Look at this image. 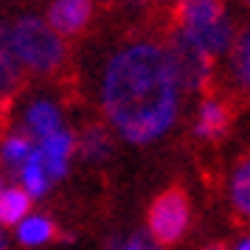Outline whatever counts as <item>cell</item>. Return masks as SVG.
Wrapping results in <instances>:
<instances>
[{"label":"cell","mask_w":250,"mask_h":250,"mask_svg":"<svg viewBox=\"0 0 250 250\" xmlns=\"http://www.w3.org/2000/svg\"><path fill=\"white\" fill-rule=\"evenodd\" d=\"M177 93L160 42L135 40L118 48L104 68L102 110L129 144H152L174 124Z\"/></svg>","instance_id":"1"},{"label":"cell","mask_w":250,"mask_h":250,"mask_svg":"<svg viewBox=\"0 0 250 250\" xmlns=\"http://www.w3.org/2000/svg\"><path fill=\"white\" fill-rule=\"evenodd\" d=\"M9 40L23 70L48 79H68V45L42 17H20L9 28Z\"/></svg>","instance_id":"2"},{"label":"cell","mask_w":250,"mask_h":250,"mask_svg":"<svg viewBox=\"0 0 250 250\" xmlns=\"http://www.w3.org/2000/svg\"><path fill=\"white\" fill-rule=\"evenodd\" d=\"M166 25L194 37L211 57L225 54L233 42V25L228 20L225 0H171Z\"/></svg>","instance_id":"3"},{"label":"cell","mask_w":250,"mask_h":250,"mask_svg":"<svg viewBox=\"0 0 250 250\" xmlns=\"http://www.w3.org/2000/svg\"><path fill=\"white\" fill-rule=\"evenodd\" d=\"M163 54L169 62L171 79L177 84V90L183 93H211L216 90V68L214 57L205 51L194 37H188L180 28L166 25L163 31Z\"/></svg>","instance_id":"4"},{"label":"cell","mask_w":250,"mask_h":250,"mask_svg":"<svg viewBox=\"0 0 250 250\" xmlns=\"http://www.w3.org/2000/svg\"><path fill=\"white\" fill-rule=\"evenodd\" d=\"M146 233L160 250L174 248L186 236V230L191 225V197L183 183H171L169 188H163L152 200L146 211Z\"/></svg>","instance_id":"5"},{"label":"cell","mask_w":250,"mask_h":250,"mask_svg":"<svg viewBox=\"0 0 250 250\" xmlns=\"http://www.w3.org/2000/svg\"><path fill=\"white\" fill-rule=\"evenodd\" d=\"M239 115V102L230 93L211 90L203 96V104L197 110V121H194V135L205 141V144H219L230 135V129L236 124Z\"/></svg>","instance_id":"6"},{"label":"cell","mask_w":250,"mask_h":250,"mask_svg":"<svg viewBox=\"0 0 250 250\" xmlns=\"http://www.w3.org/2000/svg\"><path fill=\"white\" fill-rule=\"evenodd\" d=\"M93 0H54L45 23L59 37H82L93 23Z\"/></svg>","instance_id":"7"},{"label":"cell","mask_w":250,"mask_h":250,"mask_svg":"<svg viewBox=\"0 0 250 250\" xmlns=\"http://www.w3.org/2000/svg\"><path fill=\"white\" fill-rule=\"evenodd\" d=\"M73 146H76V141H73V135H70L68 129H57L54 135L42 138V144H40V158H42V169H45L51 186L68 174V163H70Z\"/></svg>","instance_id":"8"},{"label":"cell","mask_w":250,"mask_h":250,"mask_svg":"<svg viewBox=\"0 0 250 250\" xmlns=\"http://www.w3.org/2000/svg\"><path fill=\"white\" fill-rule=\"evenodd\" d=\"M23 84H25V70L12 51L9 28L0 25V102L14 104L17 93L23 90Z\"/></svg>","instance_id":"9"},{"label":"cell","mask_w":250,"mask_h":250,"mask_svg":"<svg viewBox=\"0 0 250 250\" xmlns=\"http://www.w3.org/2000/svg\"><path fill=\"white\" fill-rule=\"evenodd\" d=\"M230 216L236 225H250V155L239 158L230 174Z\"/></svg>","instance_id":"10"},{"label":"cell","mask_w":250,"mask_h":250,"mask_svg":"<svg viewBox=\"0 0 250 250\" xmlns=\"http://www.w3.org/2000/svg\"><path fill=\"white\" fill-rule=\"evenodd\" d=\"M230 76L236 84L239 96L250 99V25L239 28V34H233L230 42Z\"/></svg>","instance_id":"11"},{"label":"cell","mask_w":250,"mask_h":250,"mask_svg":"<svg viewBox=\"0 0 250 250\" xmlns=\"http://www.w3.org/2000/svg\"><path fill=\"white\" fill-rule=\"evenodd\" d=\"M79 152L84 155V160H107L113 155V135L107 124L93 121L82 129L79 135Z\"/></svg>","instance_id":"12"},{"label":"cell","mask_w":250,"mask_h":250,"mask_svg":"<svg viewBox=\"0 0 250 250\" xmlns=\"http://www.w3.org/2000/svg\"><path fill=\"white\" fill-rule=\"evenodd\" d=\"M17 239L23 242L25 248H37V245L57 242V239H70V236L54 219H48V216H31V219H25L23 225L17 228Z\"/></svg>","instance_id":"13"},{"label":"cell","mask_w":250,"mask_h":250,"mask_svg":"<svg viewBox=\"0 0 250 250\" xmlns=\"http://www.w3.org/2000/svg\"><path fill=\"white\" fill-rule=\"evenodd\" d=\"M25 124H28V135H37L40 141L48 135H54L57 129H62V118H59L57 104L51 102H34L25 113Z\"/></svg>","instance_id":"14"},{"label":"cell","mask_w":250,"mask_h":250,"mask_svg":"<svg viewBox=\"0 0 250 250\" xmlns=\"http://www.w3.org/2000/svg\"><path fill=\"white\" fill-rule=\"evenodd\" d=\"M31 149H34V144H31L28 132H12V135L3 138V144H0V163L9 171L20 174L25 158L31 155Z\"/></svg>","instance_id":"15"},{"label":"cell","mask_w":250,"mask_h":250,"mask_svg":"<svg viewBox=\"0 0 250 250\" xmlns=\"http://www.w3.org/2000/svg\"><path fill=\"white\" fill-rule=\"evenodd\" d=\"M20 180H23V191L28 197H45L48 188H51V180H48L45 169H42V158H40V149H31V155L25 158L23 169L17 174Z\"/></svg>","instance_id":"16"},{"label":"cell","mask_w":250,"mask_h":250,"mask_svg":"<svg viewBox=\"0 0 250 250\" xmlns=\"http://www.w3.org/2000/svg\"><path fill=\"white\" fill-rule=\"evenodd\" d=\"M31 211V197L23 188H6L0 191V225L12 228Z\"/></svg>","instance_id":"17"},{"label":"cell","mask_w":250,"mask_h":250,"mask_svg":"<svg viewBox=\"0 0 250 250\" xmlns=\"http://www.w3.org/2000/svg\"><path fill=\"white\" fill-rule=\"evenodd\" d=\"M124 250H160V248L152 242V236L146 230H135L129 236V242H124Z\"/></svg>","instance_id":"18"},{"label":"cell","mask_w":250,"mask_h":250,"mask_svg":"<svg viewBox=\"0 0 250 250\" xmlns=\"http://www.w3.org/2000/svg\"><path fill=\"white\" fill-rule=\"evenodd\" d=\"M141 3L149 12H169V6H171V0H141Z\"/></svg>","instance_id":"19"},{"label":"cell","mask_w":250,"mask_h":250,"mask_svg":"<svg viewBox=\"0 0 250 250\" xmlns=\"http://www.w3.org/2000/svg\"><path fill=\"white\" fill-rule=\"evenodd\" d=\"M126 0H93V6H102V9H118L124 6Z\"/></svg>","instance_id":"20"},{"label":"cell","mask_w":250,"mask_h":250,"mask_svg":"<svg viewBox=\"0 0 250 250\" xmlns=\"http://www.w3.org/2000/svg\"><path fill=\"white\" fill-rule=\"evenodd\" d=\"M203 250H230V248H228L225 242H211V245H205Z\"/></svg>","instance_id":"21"},{"label":"cell","mask_w":250,"mask_h":250,"mask_svg":"<svg viewBox=\"0 0 250 250\" xmlns=\"http://www.w3.org/2000/svg\"><path fill=\"white\" fill-rule=\"evenodd\" d=\"M236 250H250V236H245L242 242L236 245Z\"/></svg>","instance_id":"22"},{"label":"cell","mask_w":250,"mask_h":250,"mask_svg":"<svg viewBox=\"0 0 250 250\" xmlns=\"http://www.w3.org/2000/svg\"><path fill=\"white\" fill-rule=\"evenodd\" d=\"M0 250H9V239H6L3 230H0Z\"/></svg>","instance_id":"23"},{"label":"cell","mask_w":250,"mask_h":250,"mask_svg":"<svg viewBox=\"0 0 250 250\" xmlns=\"http://www.w3.org/2000/svg\"><path fill=\"white\" fill-rule=\"evenodd\" d=\"M110 250H124V245H118V239H113V245H110Z\"/></svg>","instance_id":"24"},{"label":"cell","mask_w":250,"mask_h":250,"mask_svg":"<svg viewBox=\"0 0 250 250\" xmlns=\"http://www.w3.org/2000/svg\"><path fill=\"white\" fill-rule=\"evenodd\" d=\"M0 191H3V177H0Z\"/></svg>","instance_id":"25"},{"label":"cell","mask_w":250,"mask_h":250,"mask_svg":"<svg viewBox=\"0 0 250 250\" xmlns=\"http://www.w3.org/2000/svg\"><path fill=\"white\" fill-rule=\"evenodd\" d=\"M245 3H250V0H245Z\"/></svg>","instance_id":"26"}]
</instances>
